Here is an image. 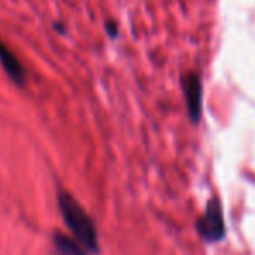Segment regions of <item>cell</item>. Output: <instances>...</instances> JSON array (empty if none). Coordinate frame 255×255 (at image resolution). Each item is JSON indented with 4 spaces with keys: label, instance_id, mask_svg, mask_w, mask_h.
Returning a JSON list of instances; mask_svg holds the SVG:
<instances>
[{
    "label": "cell",
    "instance_id": "3",
    "mask_svg": "<svg viewBox=\"0 0 255 255\" xmlns=\"http://www.w3.org/2000/svg\"><path fill=\"white\" fill-rule=\"evenodd\" d=\"M182 94H184L186 110H188L189 120L195 125L200 124L203 115V85L202 78L195 71H186L181 75Z\"/></svg>",
    "mask_w": 255,
    "mask_h": 255
},
{
    "label": "cell",
    "instance_id": "4",
    "mask_svg": "<svg viewBox=\"0 0 255 255\" xmlns=\"http://www.w3.org/2000/svg\"><path fill=\"white\" fill-rule=\"evenodd\" d=\"M0 64H2L5 73L9 75L16 84H19V85L26 84V70H24L23 64L19 63L16 54L10 51L2 40H0Z\"/></svg>",
    "mask_w": 255,
    "mask_h": 255
},
{
    "label": "cell",
    "instance_id": "2",
    "mask_svg": "<svg viewBox=\"0 0 255 255\" xmlns=\"http://www.w3.org/2000/svg\"><path fill=\"white\" fill-rule=\"evenodd\" d=\"M196 231L205 243H219L226 238L224 210L219 196H212L207 202L203 215L196 221Z\"/></svg>",
    "mask_w": 255,
    "mask_h": 255
},
{
    "label": "cell",
    "instance_id": "5",
    "mask_svg": "<svg viewBox=\"0 0 255 255\" xmlns=\"http://www.w3.org/2000/svg\"><path fill=\"white\" fill-rule=\"evenodd\" d=\"M54 247H56L57 254L59 255H87L89 252L75 240L68 238L63 235L54 236Z\"/></svg>",
    "mask_w": 255,
    "mask_h": 255
},
{
    "label": "cell",
    "instance_id": "1",
    "mask_svg": "<svg viewBox=\"0 0 255 255\" xmlns=\"http://www.w3.org/2000/svg\"><path fill=\"white\" fill-rule=\"evenodd\" d=\"M59 208L64 222L70 228V231L75 235L77 242L89 254L98 252V233H96V226L87 215V212L68 193H61L59 195Z\"/></svg>",
    "mask_w": 255,
    "mask_h": 255
},
{
    "label": "cell",
    "instance_id": "6",
    "mask_svg": "<svg viewBox=\"0 0 255 255\" xmlns=\"http://www.w3.org/2000/svg\"><path fill=\"white\" fill-rule=\"evenodd\" d=\"M106 26H108V33H110L111 37H117V35H118V31H117V24H115V23H108Z\"/></svg>",
    "mask_w": 255,
    "mask_h": 255
}]
</instances>
